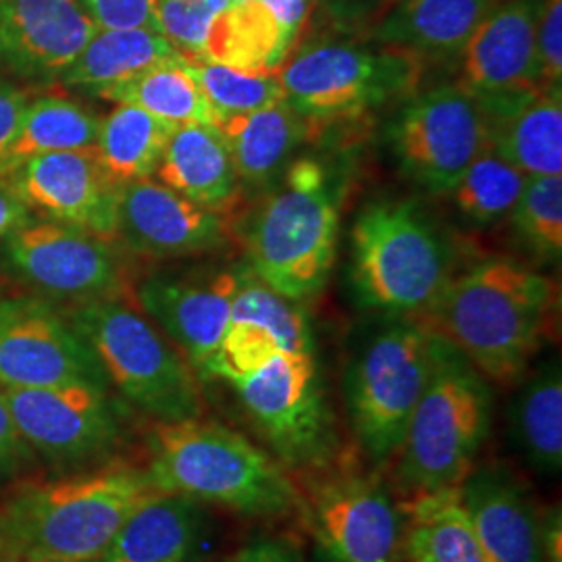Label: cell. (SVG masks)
<instances>
[{
	"mask_svg": "<svg viewBox=\"0 0 562 562\" xmlns=\"http://www.w3.org/2000/svg\"><path fill=\"white\" fill-rule=\"evenodd\" d=\"M559 308L557 283L529 265L485 259L450 278L422 322L490 383H521Z\"/></svg>",
	"mask_w": 562,
	"mask_h": 562,
	"instance_id": "obj_1",
	"label": "cell"
},
{
	"mask_svg": "<svg viewBox=\"0 0 562 562\" xmlns=\"http://www.w3.org/2000/svg\"><path fill=\"white\" fill-rule=\"evenodd\" d=\"M159 490L144 469L106 464L20 487L0 508L4 559L92 562Z\"/></svg>",
	"mask_w": 562,
	"mask_h": 562,
	"instance_id": "obj_2",
	"label": "cell"
},
{
	"mask_svg": "<svg viewBox=\"0 0 562 562\" xmlns=\"http://www.w3.org/2000/svg\"><path fill=\"white\" fill-rule=\"evenodd\" d=\"M159 492L215 504L250 519L276 521L299 510V487L280 462L227 425L204 419L155 423L146 436Z\"/></svg>",
	"mask_w": 562,
	"mask_h": 562,
	"instance_id": "obj_3",
	"label": "cell"
},
{
	"mask_svg": "<svg viewBox=\"0 0 562 562\" xmlns=\"http://www.w3.org/2000/svg\"><path fill=\"white\" fill-rule=\"evenodd\" d=\"M492 415L490 382L450 341L436 334L429 380L394 459L401 503L457 490L477 467L492 429Z\"/></svg>",
	"mask_w": 562,
	"mask_h": 562,
	"instance_id": "obj_4",
	"label": "cell"
},
{
	"mask_svg": "<svg viewBox=\"0 0 562 562\" xmlns=\"http://www.w3.org/2000/svg\"><path fill=\"white\" fill-rule=\"evenodd\" d=\"M338 227V183L322 161H294L248 227V269L288 301L317 299L336 261Z\"/></svg>",
	"mask_w": 562,
	"mask_h": 562,
	"instance_id": "obj_5",
	"label": "cell"
},
{
	"mask_svg": "<svg viewBox=\"0 0 562 562\" xmlns=\"http://www.w3.org/2000/svg\"><path fill=\"white\" fill-rule=\"evenodd\" d=\"M352 285L387 319H422L452 278V250L415 201L367 204L350 232Z\"/></svg>",
	"mask_w": 562,
	"mask_h": 562,
	"instance_id": "obj_6",
	"label": "cell"
},
{
	"mask_svg": "<svg viewBox=\"0 0 562 562\" xmlns=\"http://www.w3.org/2000/svg\"><path fill=\"white\" fill-rule=\"evenodd\" d=\"M69 322L94 350L121 396L155 423L202 417L201 380L180 350L123 299L81 302Z\"/></svg>",
	"mask_w": 562,
	"mask_h": 562,
	"instance_id": "obj_7",
	"label": "cell"
},
{
	"mask_svg": "<svg viewBox=\"0 0 562 562\" xmlns=\"http://www.w3.org/2000/svg\"><path fill=\"white\" fill-rule=\"evenodd\" d=\"M436 334L422 319H392L352 359L346 411L362 454L375 467L394 462L434 362Z\"/></svg>",
	"mask_w": 562,
	"mask_h": 562,
	"instance_id": "obj_8",
	"label": "cell"
},
{
	"mask_svg": "<svg viewBox=\"0 0 562 562\" xmlns=\"http://www.w3.org/2000/svg\"><path fill=\"white\" fill-rule=\"evenodd\" d=\"M276 76L285 102L304 120H355L411 97L422 78V60L375 42L317 41L283 60Z\"/></svg>",
	"mask_w": 562,
	"mask_h": 562,
	"instance_id": "obj_9",
	"label": "cell"
},
{
	"mask_svg": "<svg viewBox=\"0 0 562 562\" xmlns=\"http://www.w3.org/2000/svg\"><path fill=\"white\" fill-rule=\"evenodd\" d=\"M241 408L288 473L306 475L338 462L340 438L313 352H281L234 383Z\"/></svg>",
	"mask_w": 562,
	"mask_h": 562,
	"instance_id": "obj_10",
	"label": "cell"
},
{
	"mask_svg": "<svg viewBox=\"0 0 562 562\" xmlns=\"http://www.w3.org/2000/svg\"><path fill=\"white\" fill-rule=\"evenodd\" d=\"M299 510L325 562H402L406 515L378 477L334 462L299 475Z\"/></svg>",
	"mask_w": 562,
	"mask_h": 562,
	"instance_id": "obj_11",
	"label": "cell"
},
{
	"mask_svg": "<svg viewBox=\"0 0 562 562\" xmlns=\"http://www.w3.org/2000/svg\"><path fill=\"white\" fill-rule=\"evenodd\" d=\"M0 394L21 440L55 471H90L120 450L123 425L106 390L71 383L4 387Z\"/></svg>",
	"mask_w": 562,
	"mask_h": 562,
	"instance_id": "obj_12",
	"label": "cell"
},
{
	"mask_svg": "<svg viewBox=\"0 0 562 562\" xmlns=\"http://www.w3.org/2000/svg\"><path fill=\"white\" fill-rule=\"evenodd\" d=\"M387 142L408 180L431 194H450L490 148V130L480 102L457 83H442L406 99L390 121Z\"/></svg>",
	"mask_w": 562,
	"mask_h": 562,
	"instance_id": "obj_13",
	"label": "cell"
},
{
	"mask_svg": "<svg viewBox=\"0 0 562 562\" xmlns=\"http://www.w3.org/2000/svg\"><path fill=\"white\" fill-rule=\"evenodd\" d=\"M0 259L13 278L55 301L123 299L127 288L111 241L53 220H30L11 232Z\"/></svg>",
	"mask_w": 562,
	"mask_h": 562,
	"instance_id": "obj_14",
	"label": "cell"
},
{
	"mask_svg": "<svg viewBox=\"0 0 562 562\" xmlns=\"http://www.w3.org/2000/svg\"><path fill=\"white\" fill-rule=\"evenodd\" d=\"M111 387L94 350L69 317L38 296L0 301V385Z\"/></svg>",
	"mask_w": 562,
	"mask_h": 562,
	"instance_id": "obj_15",
	"label": "cell"
},
{
	"mask_svg": "<svg viewBox=\"0 0 562 562\" xmlns=\"http://www.w3.org/2000/svg\"><path fill=\"white\" fill-rule=\"evenodd\" d=\"M542 0H498L464 42L457 86L492 113L542 90L538 18Z\"/></svg>",
	"mask_w": 562,
	"mask_h": 562,
	"instance_id": "obj_16",
	"label": "cell"
},
{
	"mask_svg": "<svg viewBox=\"0 0 562 562\" xmlns=\"http://www.w3.org/2000/svg\"><path fill=\"white\" fill-rule=\"evenodd\" d=\"M234 222L232 211L190 201L153 178L121 186L117 238L142 257L217 252L232 241Z\"/></svg>",
	"mask_w": 562,
	"mask_h": 562,
	"instance_id": "obj_17",
	"label": "cell"
},
{
	"mask_svg": "<svg viewBox=\"0 0 562 562\" xmlns=\"http://www.w3.org/2000/svg\"><path fill=\"white\" fill-rule=\"evenodd\" d=\"M21 201L46 220L67 223L113 241L117 238L121 186L94 150H59L23 162L9 178Z\"/></svg>",
	"mask_w": 562,
	"mask_h": 562,
	"instance_id": "obj_18",
	"label": "cell"
},
{
	"mask_svg": "<svg viewBox=\"0 0 562 562\" xmlns=\"http://www.w3.org/2000/svg\"><path fill=\"white\" fill-rule=\"evenodd\" d=\"M238 283L240 269H220L153 276L136 290L142 313L180 350L202 382L229 325Z\"/></svg>",
	"mask_w": 562,
	"mask_h": 562,
	"instance_id": "obj_19",
	"label": "cell"
},
{
	"mask_svg": "<svg viewBox=\"0 0 562 562\" xmlns=\"http://www.w3.org/2000/svg\"><path fill=\"white\" fill-rule=\"evenodd\" d=\"M313 350V329L301 304L283 299L248 267H241L229 325L209 364L206 382L223 380L234 385L257 373L281 352Z\"/></svg>",
	"mask_w": 562,
	"mask_h": 562,
	"instance_id": "obj_20",
	"label": "cell"
},
{
	"mask_svg": "<svg viewBox=\"0 0 562 562\" xmlns=\"http://www.w3.org/2000/svg\"><path fill=\"white\" fill-rule=\"evenodd\" d=\"M97 30L78 0H0V69L57 83Z\"/></svg>",
	"mask_w": 562,
	"mask_h": 562,
	"instance_id": "obj_21",
	"label": "cell"
},
{
	"mask_svg": "<svg viewBox=\"0 0 562 562\" xmlns=\"http://www.w3.org/2000/svg\"><path fill=\"white\" fill-rule=\"evenodd\" d=\"M459 498L485 562H543L538 510L503 464L475 467L459 485Z\"/></svg>",
	"mask_w": 562,
	"mask_h": 562,
	"instance_id": "obj_22",
	"label": "cell"
},
{
	"mask_svg": "<svg viewBox=\"0 0 562 562\" xmlns=\"http://www.w3.org/2000/svg\"><path fill=\"white\" fill-rule=\"evenodd\" d=\"M211 536L213 517L206 504L157 492L127 517L92 562H199Z\"/></svg>",
	"mask_w": 562,
	"mask_h": 562,
	"instance_id": "obj_23",
	"label": "cell"
},
{
	"mask_svg": "<svg viewBox=\"0 0 562 562\" xmlns=\"http://www.w3.org/2000/svg\"><path fill=\"white\" fill-rule=\"evenodd\" d=\"M498 0H390L371 38L417 59L459 57Z\"/></svg>",
	"mask_w": 562,
	"mask_h": 562,
	"instance_id": "obj_24",
	"label": "cell"
},
{
	"mask_svg": "<svg viewBox=\"0 0 562 562\" xmlns=\"http://www.w3.org/2000/svg\"><path fill=\"white\" fill-rule=\"evenodd\" d=\"M155 176L167 188L204 206L223 211L238 206L240 178L222 134L211 125H176Z\"/></svg>",
	"mask_w": 562,
	"mask_h": 562,
	"instance_id": "obj_25",
	"label": "cell"
},
{
	"mask_svg": "<svg viewBox=\"0 0 562 562\" xmlns=\"http://www.w3.org/2000/svg\"><path fill=\"white\" fill-rule=\"evenodd\" d=\"M490 148L527 178L562 173V86L485 113Z\"/></svg>",
	"mask_w": 562,
	"mask_h": 562,
	"instance_id": "obj_26",
	"label": "cell"
},
{
	"mask_svg": "<svg viewBox=\"0 0 562 562\" xmlns=\"http://www.w3.org/2000/svg\"><path fill=\"white\" fill-rule=\"evenodd\" d=\"M311 121L285 101L252 113L232 115L217 127L232 155L241 186H265L283 171L288 157L304 142Z\"/></svg>",
	"mask_w": 562,
	"mask_h": 562,
	"instance_id": "obj_27",
	"label": "cell"
},
{
	"mask_svg": "<svg viewBox=\"0 0 562 562\" xmlns=\"http://www.w3.org/2000/svg\"><path fill=\"white\" fill-rule=\"evenodd\" d=\"M294 42L261 0L234 2L213 21L201 60L250 74H276Z\"/></svg>",
	"mask_w": 562,
	"mask_h": 562,
	"instance_id": "obj_28",
	"label": "cell"
},
{
	"mask_svg": "<svg viewBox=\"0 0 562 562\" xmlns=\"http://www.w3.org/2000/svg\"><path fill=\"white\" fill-rule=\"evenodd\" d=\"M173 57H180V53L157 30H97L59 83L97 97L104 88Z\"/></svg>",
	"mask_w": 562,
	"mask_h": 562,
	"instance_id": "obj_29",
	"label": "cell"
},
{
	"mask_svg": "<svg viewBox=\"0 0 562 562\" xmlns=\"http://www.w3.org/2000/svg\"><path fill=\"white\" fill-rule=\"evenodd\" d=\"M402 562H485L457 490L402 501Z\"/></svg>",
	"mask_w": 562,
	"mask_h": 562,
	"instance_id": "obj_30",
	"label": "cell"
},
{
	"mask_svg": "<svg viewBox=\"0 0 562 562\" xmlns=\"http://www.w3.org/2000/svg\"><path fill=\"white\" fill-rule=\"evenodd\" d=\"M99 99L115 104H132L173 125L202 123L220 127V115L202 94L183 55L162 60L144 69L138 76L109 86L97 94Z\"/></svg>",
	"mask_w": 562,
	"mask_h": 562,
	"instance_id": "obj_31",
	"label": "cell"
},
{
	"mask_svg": "<svg viewBox=\"0 0 562 562\" xmlns=\"http://www.w3.org/2000/svg\"><path fill=\"white\" fill-rule=\"evenodd\" d=\"M101 120L78 102L42 97L30 102L20 130L0 159V178H9L23 162L48 153L94 146Z\"/></svg>",
	"mask_w": 562,
	"mask_h": 562,
	"instance_id": "obj_32",
	"label": "cell"
},
{
	"mask_svg": "<svg viewBox=\"0 0 562 562\" xmlns=\"http://www.w3.org/2000/svg\"><path fill=\"white\" fill-rule=\"evenodd\" d=\"M173 123L159 120L138 106L117 104L101 120L94 150L104 171L120 186L153 178Z\"/></svg>",
	"mask_w": 562,
	"mask_h": 562,
	"instance_id": "obj_33",
	"label": "cell"
},
{
	"mask_svg": "<svg viewBox=\"0 0 562 562\" xmlns=\"http://www.w3.org/2000/svg\"><path fill=\"white\" fill-rule=\"evenodd\" d=\"M513 434L527 462L546 475L561 473L562 378L559 361L548 362L522 383L513 404Z\"/></svg>",
	"mask_w": 562,
	"mask_h": 562,
	"instance_id": "obj_34",
	"label": "cell"
},
{
	"mask_svg": "<svg viewBox=\"0 0 562 562\" xmlns=\"http://www.w3.org/2000/svg\"><path fill=\"white\" fill-rule=\"evenodd\" d=\"M527 176L504 161L492 148H485L450 190L452 201L464 220L492 225L510 217L521 199Z\"/></svg>",
	"mask_w": 562,
	"mask_h": 562,
	"instance_id": "obj_35",
	"label": "cell"
},
{
	"mask_svg": "<svg viewBox=\"0 0 562 562\" xmlns=\"http://www.w3.org/2000/svg\"><path fill=\"white\" fill-rule=\"evenodd\" d=\"M513 229L517 240L538 261L561 262L562 257V176L527 178L521 199L515 204Z\"/></svg>",
	"mask_w": 562,
	"mask_h": 562,
	"instance_id": "obj_36",
	"label": "cell"
},
{
	"mask_svg": "<svg viewBox=\"0 0 562 562\" xmlns=\"http://www.w3.org/2000/svg\"><path fill=\"white\" fill-rule=\"evenodd\" d=\"M186 60L202 94L222 121L285 101L276 74H250L211 60Z\"/></svg>",
	"mask_w": 562,
	"mask_h": 562,
	"instance_id": "obj_37",
	"label": "cell"
},
{
	"mask_svg": "<svg viewBox=\"0 0 562 562\" xmlns=\"http://www.w3.org/2000/svg\"><path fill=\"white\" fill-rule=\"evenodd\" d=\"M234 0H157V27L186 59H201L213 21Z\"/></svg>",
	"mask_w": 562,
	"mask_h": 562,
	"instance_id": "obj_38",
	"label": "cell"
},
{
	"mask_svg": "<svg viewBox=\"0 0 562 562\" xmlns=\"http://www.w3.org/2000/svg\"><path fill=\"white\" fill-rule=\"evenodd\" d=\"M99 30H157V0H78Z\"/></svg>",
	"mask_w": 562,
	"mask_h": 562,
	"instance_id": "obj_39",
	"label": "cell"
},
{
	"mask_svg": "<svg viewBox=\"0 0 562 562\" xmlns=\"http://www.w3.org/2000/svg\"><path fill=\"white\" fill-rule=\"evenodd\" d=\"M538 57L543 88L562 83V0H542L538 18Z\"/></svg>",
	"mask_w": 562,
	"mask_h": 562,
	"instance_id": "obj_40",
	"label": "cell"
},
{
	"mask_svg": "<svg viewBox=\"0 0 562 562\" xmlns=\"http://www.w3.org/2000/svg\"><path fill=\"white\" fill-rule=\"evenodd\" d=\"M227 562H304V557L299 542L288 536H261L244 543Z\"/></svg>",
	"mask_w": 562,
	"mask_h": 562,
	"instance_id": "obj_41",
	"label": "cell"
},
{
	"mask_svg": "<svg viewBox=\"0 0 562 562\" xmlns=\"http://www.w3.org/2000/svg\"><path fill=\"white\" fill-rule=\"evenodd\" d=\"M30 459H34V454L21 440L20 431L0 394V483L18 475Z\"/></svg>",
	"mask_w": 562,
	"mask_h": 562,
	"instance_id": "obj_42",
	"label": "cell"
},
{
	"mask_svg": "<svg viewBox=\"0 0 562 562\" xmlns=\"http://www.w3.org/2000/svg\"><path fill=\"white\" fill-rule=\"evenodd\" d=\"M30 97L13 81L0 80V159L20 130Z\"/></svg>",
	"mask_w": 562,
	"mask_h": 562,
	"instance_id": "obj_43",
	"label": "cell"
},
{
	"mask_svg": "<svg viewBox=\"0 0 562 562\" xmlns=\"http://www.w3.org/2000/svg\"><path fill=\"white\" fill-rule=\"evenodd\" d=\"M32 220V211L20 194L13 190L9 180L0 178V240L7 238L11 232L20 229L23 223Z\"/></svg>",
	"mask_w": 562,
	"mask_h": 562,
	"instance_id": "obj_44",
	"label": "cell"
},
{
	"mask_svg": "<svg viewBox=\"0 0 562 562\" xmlns=\"http://www.w3.org/2000/svg\"><path fill=\"white\" fill-rule=\"evenodd\" d=\"M261 2L271 11V15L280 21L290 41L296 44L311 11V0H261Z\"/></svg>",
	"mask_w": 562,
	"mask_h": 562,
	"instance_id": "obj_45",
	"label": "cell"
},
{
	"mask_svg": "<svg viewBox=\"0 0 562 562\" xmlns=\"http://www.w3.org/2000/svg\"><path fill=\"white\" fill-rule=\"evenodd\" d=\"M561 536V513L550 510L542 521L543 562H562Z\"/></svg>",
	"mask_w": 562,
	"mask_h": 562,
	"instance_id": "obj_46",
	"label": "cell"
},
{
	"mask_svg": "<svg viewBox=\"0 0 562 562\" xmlns=\"http://www.w3.org/2000/svg\"><path fill=\"white\" fill-rule=\"evenodd\" d=\"M336 20H359L375 0H325Z\"/></svg>",
	"mask_w": 562,
	"mask_h": 562,
	"instance_id": "obj_47",
	"label": "cell"
},
{
	"mask_svg": "<svg viewBox=\"0 0 562 562\" xmlns=\"http://www.w3.org/2000/svg\"><path fill=\"white\" fill-rule=\"evenodd\" d=\"M9 562H60V561H46V559H9Z\"/></svg>",
	"mask_w": 562,
	"mask_h": 562,
	"instance_id": "obj_48",
	"label": "cell"
},
{
	"mask_svg": "<svg viewBox=\"0 0 562 562\" xmlns=\"http://www.w3.org/2000/svg\"><path fill=\"white\" fill-rule=\"evenodd\" d=\"M0 561H2V548H0Z\"/></svg>",
	"mask_w": 562,
	"mask_h": 562,
	"instance_id": "obj_49",
	"label": "cell"
},
{
	"mask_svg": "<svg viewBox=\"0 0 562 562\" xmlns=\"http://www.w3.org/2000/svg\"><path fill=\"white\" fill-rule=\"evenodd\" d=\"M234 2H246V0H234Z\"/></svg>",
	"mask_w": 562,
	"mask_h": 562,
	"instance_id": "obj_50",
	"label": "cell"
}]
</instances>
